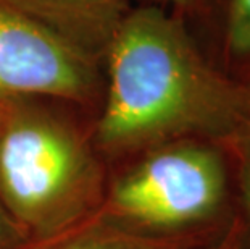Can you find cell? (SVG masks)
Returning a JSON list of instances; mask_svg holds the SVG:
<instances>
[{
  "label": "cell",
  "mask_w": 250,
  "mask_h": 249,
  "mask_svg": "<svg viewBox=\"0 0 250 249\" xmlns=\"http://www.w3.org/2000/svg\"><path fill=\"white\" fill-rule=\"evenodd\" d=\"M58 38L102 63L104 52L129 12V0H8Z\"/></svg>",
  "instance_id": "5"
},
{
  "label": "cell",
  "mask_w": 250,
  "mask_h": 249,
  "mask_svg": "<svg viewBox=\"0 0 250 249\" xmlns=\"http://www.w3.org/2000/svg\"><path fill=\"white\" fill-rule=\"evenodd\" d=\"M247 133L250 84L215 67L171 10L129 8L102 57L92 135L105 162L179 139L229 147Z\"/></svg>",
  "instance_id": "1"
},
{
  "label": "cell",
  "mask_w": 250,
  "mask_h": 249,
  "mask_svg": "<svg viewBox=\"0 0 250 249\" xmlns=\"http://www.w3.org/2000/svg\"><path fill=\"white\" fill-rule=\"evenodd\" d=\"M0 102H2V100H0Z\"/></svg>",
  "instance_id": "12"
},
{
  "label": "cell",
  "mask_w": 250,
  "mask_h": 249,
  "mask_svg": "<svg viewBox=\"0 0 250 249\" xmlns=\"http://www.w3.org/2000/svg\"><path fill=\"white\" fill-rule=\"evenodd\" d=\"M236 217L232 157L204 139L153 146L110 167L94 219L147 236L220 233Z\"/></svg>",
  "instance_id": "3"
},
{
  "label": "cell",
  "mask_w": 250,
  "mask_h": 249,
  "mask_svg": "<svg viewBox=\"0 0 250 249\" xmlns=\"http://www.w3.org/2000/svg\"><path fill=\"white\" fill-rule=\"evenodd\" d=\"M92 120L54 99L0 102V203L33 245L79 228L102 205L110 165Z\"/></svg>",
  "instance_id": "2"
},
{
  "label": "cell",
  "mask_w": 250,
  "mask_h": 249,
  "mask_svg": "<svg viewBox=\"0 0 250 249\" xmlns=\"http://www.w3.org/2000/svg\"><path fill=\"white\" fill-rule=\"evenodd\" d=\"M223 231L183 236H147L92 219L66 235L33 245L29 249H197L216 240Z\"/></svg>",
  "instance_id": "6"
},
{
  "label": "cell",
  "mask_w": 250,
  "mask_h": 249,
  "mask_svg": "<svg viewBox=\"0 0 250 249\" xmlns=\"http://www.w3.org/2000/svg\"><path fill=\"white\" fill-rule=\"evenodd\" d=\"M144 3H153L168 10H184L192 7L195 0H144Z\"/></svg>",
  "instance_id": "11"
},
{
  "label": "cell",
  "mask_w": 250,
  "mask_h": 249,
  "mask_svg": "<svg viewBox=\"0 0 250 249\" xmlns=\"http://www.w3.org/2000/svg\"><path fill=\"white\" fill-rule=\"evenodd\" d=\"M232 157L236 214L242 224V249H250V133L228 147Z\"/></svg>",
  "instance_id": "7"
},
{
  "label": "cell",
  "mask_w": 250,
  "mask_h": 249,
  "mask_svg": "<svg viewBox=\"0 0 250 249\" xmlns=\"http://www.w3.org/2000/svg\"><path fill=\"white\" fill-rule=\"evenodd\" d=\"M226 50L232 60H250V0H231L226 21Z\"/></svg>",
  "instance_id": "8"
},
{
  "label": "cell",
  "mask_w": 250,
  "mask_h": 249,
  "mask_svg": "<svg viewBox=\"0 0 250 249\" xmlns=\"http://www.w3.org/2000/svg\"><path fill=\"white\" fill-rule=\"evenodd\" d=\"M102 63L0 0V100L42 97L95 115Z\"/></svg>",
  "instance_id": "4"
},
{
  "label": "cell",
  "mask_w": 250,
  "mask_h": 249,
  "mask_svg": "<svg viewBox=\"0 0 250 249\" xmlns=\"http://www.w3.org/2000/svg\"><path fill=\"white\" fill-rule=\"evenodd\" d=\"M197 249H242V224L237 214L216 240Z\"/></svg>",
  "instance_id": "10"
},
{
  "label": "cell",
  "mask_w": 250,
  "mask_h": 249,
  "mask_svg": "<svg viewBox=\"0 0 250 249\" xmlns=\"http://www.w3.org/2000/svg\"><path fill=\"white\" fill-rule=\"evenodd\" d=\"M249 84H250V83H249Z\"/></svg>",
  "instance_id": "13"
},
{
  "label": "cell",
  "mask_w": 250,
  "mask_h": 249,
  "mask_svg": "<svg viewBox=\"0 0 250 249\" xmlns=\"http://www.w3.org/2000/svg\"><path fill=\"white\" fill-rule=\"evenodd\" d=\"M33 243L0 203V249H29Z\"/></svg>",
  "instance_id": "9"
}]
</instances>
